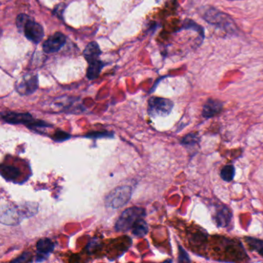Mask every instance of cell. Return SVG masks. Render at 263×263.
Returning <instances> with one entry per match:
<instances>
[{
  "label": "cell",
  "mask_w": 263,
  "mask_h": 263,
  "mask_svg": "<svg viewBox=\"0 0 263 263\" xmlns=\"http://www.w3.org/2000/svg\"><path fill=\"white\" fill-rule=\"evenodd\" d=\"M215 242L217 246H215L214 251L221 256H224L226 261H243L248 257L239 242L220 237Z\"/></svg>",
  "instance_id": "cell-1"
},
{
  "label": "cell",
  "mask_w": 263,
  "mask_h": 263,
  "mask_svg": "<svg viewBox=\"0 0 263 263\" xmlns=\"http://www.w3.org/2000/svg\"><path fill=\"white\" fill-rule=\"evenodd\" d=\"M16 25L20 31L24 32L26 37L34 43H39L43 38L44 32L42 26L35 22L27 15H19L16 19Z\"/></svg>",
  "instance_id": "cell-2"
},
{
  "label": "cell",
  "mask_w": 263,
  "mask_h": 263,
  "mask_svg": "<svg viewBox=\"0 0 263 263\" xmlns=\"http://www.w3.org/2000/svg\"><path fill=\"white\" fill-rule=\"evenodd\" d=\"M27 203L24 206L11 207L6 209L5 212L1 215V222L4 224L13 226L17 225L24 218H28L36 213L37 211L36 205L33 207L34 203H30L27 207Z\"/></svg>",
  "instance_id": "cell-3"
},
{
  "label": "cell",
  "mask_w": 263,
  "mask_h": 263,
  "mask_svg": "<svg viewBox=\"0 0 263 263\" xmlns=\"http://www.w3.org/2000/svg\"><path fill=\"white\" fill-rule=\"evenodd\" d=\"M145 210L139 207L127 208L122 212L115 224L117 232H127L132 229L137 221L145 217Z\"/></svg>",
  "instance_id": "cell-4"
},
{
  "label": "cell",
  "mask_w": 263,
  "mask_h": 263,
  "mask_svg": "<svg viewBox=\"0 0 263 263\" xmlns=\"http://www.w3.org/2000/svg\"><path fill=\"white\" fill-rule=\"evenodd\" d=\"M205 21L210 24L224 29L226 31H233L235 24L232 19L226 13H222L215 8H207L202 14Z\"/></svg>",
  "instance_id": "cell-5"
},
{
  "label": "cell",
  "mask_w": 263,
  "mask_h": 263,
  "mask_svg": "<svg viewBox=\"0 0 263 263\" xmlns=\"http://www.w3.org/2000/svg\"><path fill=\"white\" fill-rule=\"evenodd\" d=\"M132 195V188L127 185L120 186L111 191L105 199L106 205L108 208H120L124 206L130 200Z\"/></svg>",
  "instance_id": "cell-6"
},
{
  "label": "cell",
  "mask_w": 263,
  "mask_h": 263,
  "mask_svg": "<svg viewBox=\"0 0 263 263\" xmlns=\"http://www.w3.org/2000/svg\"><path fill=\"white\" fill-rule=\"evenodd\" d=\"M174 107L171 100L162 97H152L148 100L147 112L152 118L165 117L170 115Z\"/></svg>",
  "instance_id": "cell-7"
},
{
  "label": "cell",
  "mask_w": 263,
  "mask_h": 263,
  "mask_svg": "<svg viewBox=\"0 0 263 263\" xmlns=\"http://www.w3.org/2000/svg\"><path fill=\"white\" fill-rule=\"evenodd\" d=\"M2 119L10 124H23L32 129L37 120L34 119L30 114L17 112H4Z\"/></svg>",
  "instance_id": "cell-8"
},
{
  "label": "cell",
  "mask_w": 263,
  "mask_h": 263,
  "mask_svg": "<svg viewBox=\"0 0 263 263\" xmlns=\"http://www.w3.org/2000/svg\"><path fill=\"white\" fill-rule=\"evenodd\" d=\"M38 88V77L36 75H27L16 83V91L21 95H30Z\"/></svg>",
  "instance_id": "cell-9"
},
{
  "label": "cell",
  "mask_w": 263,
  "mask_h": 263,
  "mask_svg": "<svg viewBox=\"0 0 263 263\" xmlns=\"http://www.w3.org/2000/svg\"><path fill=\"white\" fill-rule=\"evenodd\" d=\"M66 42V36L63 33L57 32L44 42L42 49L47 54L59 51Z\"/></svg>",
  "instance_id": "cell-10"
},
{
  "label": "cell",
  "mask_w": 263,
  "mask_h": 263,
  "mask_svg": "<svg viewBox=\"0 0 263 263\" xmlns=\"http://www.w3.org/2000/svg\"><path fill=\"white\" fill-rule=\"evenodd\" d=\"M207 238H208V234L206 232L202 230V229H194L191 230L188 236V241L191 248H194V250L202 252L206 245Z\"/></svg>",
  "instance_id": "cell-11"
},
{
  "label": "cell",
  "mask_w": 263,
  "mask_h": 263,
  "mask_svg": "<svg viewBox=\"0 0 263 263\" xmlns=\"http://www.w3.org/2000/svg\"><path fill=\"white\" fill-rule=\"evenodd\" d=\"M54 247H55L54 243L50 238H40L36 243L37 258L36 261H42L47 259L54 250Z\"/></svg>",
  "instance_id": "cell-12"
},
{
  "label": "cell",
  "mask_w": 263,
  "mask_h": 263,
  "mask_svg": "<svg viewBox=\"0 0 263 263\" xmlns=\"http://www.w3.org/2000/svg\"><path fill=\"white\" fill-rule=\"evenodd\" d=\"M223 108V103L218 100L208 99L202 109V116L205 118H212L221 113Z\"/></svg>",
  "instance_id": "cell-13"
},
{
  "label": "cell",
  "mask_w": 263,
  "mask_h": 263,
  "mask_svg": "<svg viewBox=\"0 0 263 263\" xmlns=\"http://www.w3.org/2000/svg\"><path fill=\"white\" fill-rule=\"evenodd\" d=\"M232 216L230 209L227 207L223 206L217 208L213 218L218 227H226L230 223Z\"/></svg>",
  "instance_id": "cell-14"
},
{
  "label": "cell",
  "mask_w": 263,
  "mask_h": 263,
  "mask_svg": "<svg viewBox=\"0 0 263 263\" xmlns=\"http://www.w3.org/2000/svg\"><path fill=\"white\" fill-rule=\"evenodd\" d=\"M100 54H101V51H100L98 44L96 42H90L83 51L84 58L89 63L99 60Z\"/></svg>",
  "instance_id": "cell-15"
},
{
  "label": "cell",
  "mask_w": 263,
  "mask_h": 263,
  "mask_svg": "<svg viewBox=\"0 0 263 263\" xmlns=\"http://www.w3.org/2000/svg\"><path fill=\"white\" fill-rule=\"evenodd\" d=\"M105 66L104 63L100 60H97L90 63L86 71V77L89 80H95L100 75L102 69Z\"/></svg>",
  "instance_id": "cell-16"
},
{
  "label": "cell",
  "mask_w": 263,
  "mask_h": 263,
  "mask_svg": "<svg viewBox=\"0 0 263 263\" xmlns=\"http://www.w3.org/2000/svg\"><path fill=\"white\" fill-rule=\"evenodd\" d=\"M148 225L144 221V218L138 220L132 228V233L137 238H142L148 232Z\"/></svg>",
  "instance_id": "cell-17"
},
{
  "label": "cell",
  "mask_w": 263,
  "mask_h": 263,
  "mask_svg": "<svg viewBox=\"0 0 263 263\" xmlns=\"http://www.w3.org/2000/svg\"><path fill=\"white\" fill-rule=\"evenodd\" d=\"M1 174L4 176V179H7V180L14 181L19 177L20 171H19V168L14 166H10V165L4 166V165H2V167H1Z\"/></svg>",
  "instance_id": "cell-18"
},
{
  "label": "cell",
  "mask_w": 263,
  "mask_h": 263,
  "mask_svg": "<svg viewBox=\"0 0 263 263\" xmlns=\"http://www.w3.org/2000/svg\"><path fill=\"white\" fill-rule=\"evenodd\" d=\"M245 241L251 249L256 251L260 255L263 257V240L252 238V237H246Z\"/></svg>",
  "instance_id": "cell-19"
},
{
  "label": "cell",
  "mask_w": 263,
  "mask_h": 263,
  "mask_svg": "<svg viewBox=\"0 0 263 263\" xmlns=\"http://www.w3.org/2000/svg\"><path fill=\"white\" fill-rule=\"evenodd\" d=\"M235 167L232 165H226L222 169L221 172H220L222 179L227 182H232L234 179V177H235Z\"/></svg>",
  "instance_id": "cell-20"
},
{
  "label": "cell",
  "mask_w": 263,
  "mask_h": 263,
  "mask_svg": "<svg viewBox=\"0 0 263 263\" xmlns=\"http://www.w3.org/2000/svg\"><path fill=\"white\" fill-rule=\"evenodd\" d=\"M183 29H186V30H194V31L198 32V33H199V35L202 36V39H203L204 36H205L204 29L202 28L201 26H199V24L193 22L191 19H187V20L185 21Z\"/></svg>",
  "instance_id": "cell-21"
},
{
  "label": "cell",
  "mask_w": 263,
  "mask_h": 263,
  "mask_svg": "<svg viewBox=\"0 0 263 263\" xmlns=\"http://www.w3.org/2000/svg\"><path fill=\"white\" fill-rule=\"evenodd\" d=\"M85 138H93V139H97V138H112L113 137V133L108 132H94L87 134L85 135Z\"/></svg>",
  "instance_id": "cell-22"
},
{
  "label": "cell",
  "mask_w": 263,
  "mask_h": 263,
  "mask_svg": "<svg viewBox=\"0 0 263 263\" xmlns=\"http://www.w3.org/2000/svg\"><path fill=\"white\" fill-rule=\"evenodd\" d=\"M71 138V135L63 130H57L53 136H51L52 139L57 142H62V141H67Z\"/></svg>",
  "instance_id": "cell-23"
},
{
  "label": "cell",
  "mask_w": 263,
  "mask_h": 263,
  "mask_svg": "<svg viewBox=\"0 0 263 263\" xmlns=\"http://www.w3.org/2000/svg\"><path fill=\"white\" fill-rule=\"evenodd\" d=\"M198 141L197 135L194 134H189L186 135L185 138L182 139V144H195Z\"/></svg>",
  "instance_id": "cell-24"
},
{
  "label": "cell",
  "mask_w": 263,
  "mask_h": 263,
  "mask_svg": "<svg viewBox=\"0 0 263 263\" xmlns=\"http://www.w3.org/2000/svg\"><path fill=\"white\" fill-rule=\"evenodd\" d=\"M32 255L30 252H24L22 255L13 260V262H27L31 261Z\"/></svg>",
  "instance_id": "cell-25"
},
{
  "label": "cell",
  "mask_w": 263,
  "mask_h": 263,
  "mask_svg": "<svg viewBox=\"0 0 263 263\" xmlns=\"http://www.w3.org/2000/svg\"><path fill=\"white\" fill-rule=\"evenodd\" d=\"M179 261H186V262H188V261H191L190 260L189 256H188V253H187L186 251L182 247V246H179Z\"/></svg>",
  "instance_id": "cell-26"
}]
</instances>
